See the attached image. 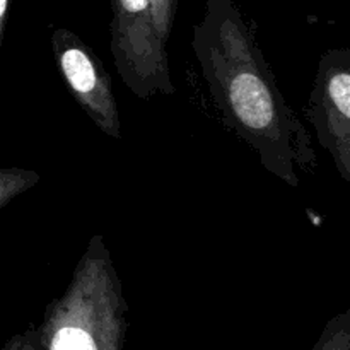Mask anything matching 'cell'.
Instances as JSON below:
<instances>
[{
	"label": "cell",
	"mask_w": 350,
	"mask_h": 350,
	"mask_svg": "<svg viewBox=\"0 0 350 350\" xmlns=\"http://www.w3.org/2000/svg\"><path fill=\"white\" fill-rule=\"evenodd\" d=\"M178 0H150V10H152V23L159 38L166 40L170 34L171 24L174 19Z\"/></svg>",
	"instance_id": "obj_5"
},
{
	"label": "cell",
	"mask_w": 350,
	"mask_h": 350,
	"mask_svg": "<svg viewBox=\"0 0 350 350\" xmlns=\"http://www.w3.org/2000/svg\"><path fill=\"white\" fill-rule=\"evenodd\" d=\"M51 350H96V345L81 328H64L55 335Z\"/></svg>",
	"instance_id": "obj_4"
},
{
	"label": "cell",
	"mask_w": 350,
	"mask_h": 350,
	"mask_svg": "<svg viewBox=\"0 0 350 350\" xmlns=\"http://www.w3.org/2000/svg\"><path fill=\"white\" fill-rule=\"evenodd\" d=\"M115 36L118 44H156L150 0H113Z\"/></svg>",
	"instance_id": "obj_2"
},
{
	"label": "cell",
	"mask_w": 350,
	"mask_h": 350,
	"mask_svg": "<svg viewBox=\"0 0 350 350\" xmlns=\"http://www.w3.org/2000/svg\"><path fill=\"white\" fill-rule=\"evenodd\" d=\"M228 103L243 129L265 133L277 122V106L269 82L255 72H238L228 85Z\"/></svg>",
	"instance_id": "obj_1"
},
{
	"label": "cell",
	"mask_w": 350,
	"mask_h": 350,
	"mask_svg": "<svg viewBox=\"0 0 350 350\" xmlns=\"http://www.w3.org/2000/svg\"><path fill=\"white\" fill-rule=\"evenodd\" d=\"M5 10H7V0H0V21H2Z\"/></svg>",
	"instance_id": "obj_6"
},
{
	"label": "cell",
	"mask_w": 350,
	"mask_h": 350,
	"mask_svg": "<svg viewBox=\"0 0 350 350\" xmlns=\"http://www.w3.org/2000/svg\"><path fill=\"white\" fill-rule=\"evenodd\" d=\"M60 65L72 89L82 98H88L89 103H94L99 89V75L94 62L85 51L81 48H65L60 53Z\"/></svg>",
	"instance_id": "obj_3"
}]
</instances>
